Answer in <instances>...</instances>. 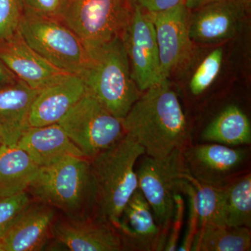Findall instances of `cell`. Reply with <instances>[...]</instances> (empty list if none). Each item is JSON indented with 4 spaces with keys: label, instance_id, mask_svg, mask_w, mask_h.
<instances>
[{
    "label": "cell",
    "instance_id": "30bf717a",
    "mask_svg": "<svg viewBox=\"0 0 251 251\" xmlns=\"http://www.w3.org/2000/svg\"><path fill=\"white\" fill-rule=\"evenodd\" d=\"M251 7V0H212L192 10L189 16L191 40L214 44L237 34Z\"/></svg>",
    "mask_w": 251,
    "mask_h": 251
},
{
    "label": "cell",
    "instance_id": "6da1fadb",
    "mask_svg": "<svg viewBox=\"0 0 251 251\" xmlns=\"http://www.w3.org/2000/svg\"><path fill=\"white\" fill-rule=\"evenodd\" d=\"M122 121L125 134L151 158L165 159L187 145V122L168 79L143 92Z\"/></svg>",
    "mask_w": 251,
    "mask_h": 251
},
{
    "label": "cell",
    "instance_id": "603a6c76",
    "mask_svg": "<svg viewBox=\"0 0 251 251\" xmlns=\"http://www.w3.org/2000/svg\"><path fill=\"white\" fill-rule=\"evenodd\" d=\"M184 176L196 190L199 229L206 226H226L225 186H212L201 182L193 178L188 171Z\"/></svg>",
    "mask_w": 251,
    "mask_h": 251
},
{
    "label": "cell",
    "instance_id": "2e32d148",
    "mask_svg": "<svg viewBox=\"0 0 251 251\" xmlns=\"http://www.w3.org/2000/svg\"><path fill=\"white\" fill-rule=\"evenodd\" d=\"M87 90L80 76L66 74L39 91L31 106L28 125L43 126L59 123Z\"/></svg>",
    "mask_w": 251,
    "mask_h": 251
},
{
    "label": "cell",
    "instance_id": "ffe728a7",
    "mask_svg": "<svg viewBox=\"0 0 251 251\" xmlns=\"http://www.w3.org/2000/svg\"><path fill=\"white\" fill-rule=\"evenodd\" d=\"M39 169L16 144L0 145V197L27 191Z\"/></svg>",
    "mask_w": 251,
    "mask_h": 251
},
{
    "label": "cell",
    "instance_id": "277c9868",
    "mask_svg": "<svg viewBox=\"0 0 251 251\" xmlns=\"http://www.w3.org/2000/svg\"><path fill=\"white\" fill-rule=\"evenodd\" d=\"M90 62L80 77L112 115L124 118L141 92L133 77L122 37H117L89 52Z\"/></svg>",
    "mask_w": 251,
    "mask_h": 251
},
{
    "label": "cell",
    "instance_id": "d6986e66",
    "mask_svg": "<svg viewBox=\"0 0 251 251\" xmlns=\"http://www.w3.org/2000/svg\"><path fill=\"white\" fill-rule=\"evenodd\" d=\"M39 91L20 80L0 88V145L17 143L29 126V111Z\"/></svg>",
    "mask_w": 251,
    "mask_h": 251
},
{
    "label": "cell",
    "instance_id": "5bb4252c",
    "mask_svg": "<svg viewBox=\"0 0 251 251\" xmlns=\"http://www.w3.org/2000/svg\"><path fill=\"white\" fill-rule=\"evenodd\" d=\"M124 251H159L166 234L156 224L152 211L139 188L132 195L116 226Z\"/></svg>",
    "mask_w": 251,
    "mask_h": 251
},
{
    "label": "cell",
    "instance_id": "ac0fdd59",
    "mask_svg": "<svg viewBox=\"0 0 251 251\" xmlns=\"http://www.w3.org/2000/svg\"><path fill=\"white\" fill-rule=\"evenodd\" d=\"M16 145L26 151L39 168L51 166L69 156L85 157L58 123L28 126Z\"/></svg>",
    "mask_w": 251,
    "mask_h": 251
},
{
    "label": "cell",
    "instance_id": "4dcf8cb0",
    "mask_svg": "<svg viewBox=\"0 0 251 251\" xmlns=\"http://www.w3.org/2000/svg\"><path fill=\"white\" fill-rule=\"evenodd\" d=\"M211 1L212 0H185V5L191 11Z\"/></svg>",
    "mask_w": 251,
    "mask_h": 251
},
{
    "label": "cell",
    "instance_id": "9a60e30c",
    "mask_svg": "<svg viewBox=\"0 0 251 251\" xmlns=\"http://www.w3.org/2000/svg\"><path fill=\"white\" fill-rule=\"evenodd\" d=\"M0 59L18 80L34 90H40L69 74L31 49L19 32L0 47Z\"/></svg>",
    "mask_w": 251,
    "mask_h": 251
},
{
    "label": "cell",
    "instance_id": "484cf974",
    "mask_svg": "<svg viewBox=\"0 0 251 251\" xmlns=\"http://www.w3.org/2000/svg\"><path fill=\"white\" fill-rule=\"evenodd\" d=\"M23 15L21 0H0V47L17 34Z\"/></svg>",
    "mask_w": 251,
    "mask_h": 251
},
{
    "label": "cell",
    "instance_id": "f546056e",
    "mask_svg": "<svg viewBox=\"0 0 251 251\" xmlns=\"http://www.w3.org/2000/svg\"><path fill=\"white\" fill-rule=\"evenodd\" d=\"M18 78L0 59V88L12 85Z\"/></svg>",
    "mask_w": 251,
    "mask_h": 251
},
{
    "label": "cell",
    "instance_id": "83f0119b",
    "mask_svg": "<svg viewBox=\"0 0 251 251\" xmlns=\"http://www.w3.org/2000/svg\"><path fill=\"white\" fill-rule=\"evenodd\" d=\"M23 14L59 20L67 0H21Z\"/></svg>",
    "mask_w": 251,
    "mask_h": 251
},
{
    "label": "cell",
    "instance_id": "d6a6232c",
    "mask_svg": "<svg viewBox=\"0 0 251 251\" xmlns=\"http://www.w3.org/2000/svg\"></svg>",
    "mask_w": 251,
    "mask_h": 251
},
{
    "label": "cell",
    "instance_id": "7c38bea8",
    "mask_svg": "<svg viewBox=\"0 0 251 251\" xmlns=\"http://www.w3.org/2000/svg\"><path fill=\"white\" fill-rule=\"evenodd\" d=\"M52 233L56 242L69 251H124L121 237L116 227L97 216L55 220Z\"/></svg>",
    "mask_w": 251,
    "mask_h": 251
},
{
    "label": "cell",
    "instance_id": "f1b7e54d",
    "mask_svg": "<svg viewBox=\"0 0 251 251\" xmlns=\"http://www.w3.org/2000/svg\"><path fill=\"white\" fill-rule=\"evenodd\" d=\"M137 4L151 14L161 12L179 4H185V0H135Z\"/></svg>",
    "mask_w": 251,
    "mask_h": 251
},
{
    "label": "cell",
    "instance_id": "4fadbf2b",
    "mask_svg": "<svg viewBox=\"0 0 251 251\" xmlns=\"http://www.w3.org/2000/svg\"><path fill=\"white\" fill-rule=\"evenodd\" d=\"M186 169L204 184L223 186L242 166L245 151L218 143L204 144L184 150Z\"/></svg>",
    "mask_w": 251,
    "mask_h": 251
},
{
    "label": "cell",
    "instance_id": "8992f818",
    "mask_svg": "<svg viewBox=\"0 0 251 251\" xmlns=\"http://www.w3.org/2000/svg\"><path fill=\"white\" fill-rule=\"evenodd\" d=\"M18 32L31 49L64 72L80 77L87 69L88 52L59 20L23 14Z\"/></svg>",
    "mask_w": 251,
    "mask_h": 251
},
{
    "label": "cell",
    "instance_id": "1f68e13d",
    "mask_svg": "<svg viewBox=\"0 0 251 251\" xmlns=\"http://www.w3.org/2000/svg\"><path fill=\"white\" fill-rule=\"evenodd\" d=\"M0 251H5L4 244L2 239H0Z\"/></svg>",
    "mask_w": 251,
    "mask_h": 251
},
{
    "label": "cell",
    "instance_id": "44dd1931",
    "mask_svg": "<svg viewBox=\"0 0 251 251\" xmlns=\"http://www.w3.org/2000/svg\"><path fill=\"white\" fill-rule=\"evenodd\" d=\"M202 138L206 141L227 146L250 144L251 122L239 107L231 105L207 126Z\"/></svg>",
    "mask_w": 251,
    "mask_h": 251
},
{
    "label": "cell",
    "instance_id": "9c48e42d",
    "mask_svg": "<svg viewBox=\"0 0 251 251\" xmlns=\"http://www.w3.org/2000/svg\"><path fill=\"white\" fill-rule=\"evenodd\" d=\"M132 77L140 92L163 80L152 16L135 5L131 21L122 36Z\"/></svg>",
    "mask_w": 251,
    "mask_h": 251
},
{
    "label": "cell",
    "instance_id": "8fae6325",
    "mask_svg": "<svg viewBox=\"0 0 251 251\" xmlns=\"http://www.w3.org/2000/svg\"><path fill=\"white\" fill-rule=\"evenodd\" d=\"M151 14L159 52L161 79L166 80L191 57L193 41L189 34L190 10L182 4Z\"/></svg>",
    "mask_w": 251,
    "mask_h": 251
},
{
    "label": "cell",
    "instance_id": "5b68a950",
    "mask_svg": "<svg viewBox=\"0 0 251 251\" xmlns=\"http://www.w3.org/2000/svg\"><path fill=\"white\" fill-rule=\"evenodd\" d=\"M135 0H67L60 21L87 52L122 37L134 14Z\"/></svg>",
    "mask_w": 251,
    "mask_h": 251
},
{
    "label": "cell",
    "instance_id": "52a82bcc",
    "mask_svg": "<svg viewBox=\"0 0 251 251\" xmlns=\"http://www.w3.org/2000/svg\"><path fill=\"white\" fill-rule=\"evenodd\" d=\"M58 124L90 159L125 135L121 119L112 115L87 90Z\"/></svg>",
    "mask_w": 251,
    "mask_h": 251
},
{
    "label": "cell",
    "instance_id": "4316f807",
    "mask_svg": "<svg viewBox=\"0 0 251 251\" xmlns=\"http://www.w3.org/2000/svg\"><path fill=\"white\" fill-rule=\"evenodd\" d=\"M32 199L27 191L0 197V239H2L23 209L30 204Z\"/></svg>",
    "mask_w": 251,
    "mask_h": 251
},
{
    "label": "cell",
    "instance_id": "e0dca14e",
    "mask_svg": "<svg viewBox=\"0 0 251 251\" xmlns=\"http://www.w3.org/2000/svg\"><path fill=\"white\" fill-rule=\"evenodd\" d=\"M55 209L31 201L19 214L2 238L5 251H37L52 237Z\"/></svg>",
    "mask_w": 251,
    "mask_h": 251
},
{
    "label": "cell",
    "instance_id": "ba28073f",
    "mask_svg": "<svg viewBox=\"0 0 251 251\" xmlns=\"http://www.w3.org/2000/svg\"><path fill=\"white\" fill-rule=\"evenodd\" d=\"M186 171L184 151H176L163 160L146 157L136 171L138 188L150 204L156 224L166 234L175 216V192Z\"/></svg>",
    "mask_w": 251,
    "mask_h": 251
},
{
    "label": "cell",
    "instance_id": "7a4b0ae2",
    "mask_svg": "<svg viewBox=\"0 0 251 251\" xmlns=\"http://www.w3.org/2000/svg\"><path fill=\"white\" fill-rule=\"evenodd\" d=\"M145 149L125 134L90 158L94 191V216L116 227L126 204L138 188L135 163Z\"/></svg>",
    "mask_w": 251,
    "mask_h": 251
},
{
    "label": "cell",
    "instance_id": "7402d4cb",
    "mask_svg": "<svg viewBox=\"0 0 251 251\" xmlns=\"http://www.w3.org/2000/svg\"><path fill=\"white\" fill-rule=\"evenodd\" d=\"M192 250L248 251L251 248L250 228L229 226H206L198 230Z\"/></svg>",
    "mask_w": 251,
    "mask_h": 251
},
{
    "label": "cell",
    "instance_id": "3957f363",
    "mask_svg": "<svg viewBox=\"0 0 251 251\" xmlns=\"http://www.w3.org/2000/svg\"><path fill=\"white\" fill-rule=\"evenodd\" d=\"M27 191L36 201L59 209L69 219L94 216L93 179L87 157L69 156L40 168Z\"/></svg>",
    "mask_w": 251,
    "mask_h": 251
},
{
    "label": "cell",
    "instance_id": "d4e9b609",
    "mask_svg": "<svg viewBox=\"0 0 251 251\" xmlns=\"http://www.w3.org/2000/svg\"><path fill=\"white\" fill-rule=\"evenodd\" d=\"M224 52L221 48L214 50L204 58L190 82L191 93L198 96L205 92L219 75Z\"/></svg>",
    "mask_w": 251,
    "mask_h": 251
},
{
    "label": "cell",
    "instance_id": "cb8c5ba5",
    "mask_svg": "<svg viewBox=\"0 0 251 251\" xmlns=\"http://www.w3.org/2000/svg\"><path fill=\"white\" fill-rule=\"evenodd\" d=\"M226 224L229 227L251 226V176H241L225 185Z\"/></svg>",
    "mask_w": 251,
    "mask_h": 251
}]
</instances>
